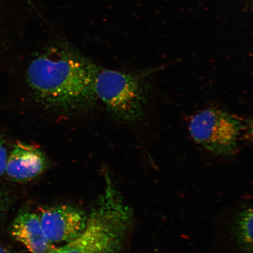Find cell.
Segmentation results:
<instances>
[{
    "instance_id": "obj_1",
    "label": "cell",
    "mask_w": 253,
    "mask_h": 253,
    "mask_svg": "<svg viewBox=\"0 0 253 253\" xmlns=\"http://www.w3.org/2000/svg\"><path fill=\"white\" fill-rule=\"evenodd\" d=\"M98 68L84 56L66 46L47 49L31 62L27 80L34 96L53 108H86L97 98Z\"/></svg>"
},
{
    "instance_id": "obj_2",
    "label": "cell",
    "mask_w": 253,
    "mask_h": 253,
    "mask_svg": "<svg viewBox=\"0 0 253 253\" xmlns=\"http://www.w3.org/2000/svg\"><path fill=\"white\" fill-rule=\"evenodd\" d=\"M132 211L108 174L102 194L77 237L47 253H120L132 223Z\"/></svg>"
},
{
    "instance_id": "obj_3",
    "label": "cell",
    "mask_w": 253,
    "mask_h": 253,
    "mask_svg": "<svg viewBox=\"0 0 253 253\" xmlns=\"http://www.w3.org/2000/svg\"><path fill=\"white\" fill-rule=\"evenodd\" d=\"M160 68L140 73L98 69L95 90L109 112L120 122L140 121L149 96L150 78Z\"/></svg>"
},
{
    "instance_id": "obj_4",
    "label": "cell",
    "mask_w": 253,
    "mask_h": 253,
    "mask_svg": "<svg viewBox=\"0 0 253 253\" xmlns=\"http://www.w3.org/2000/svg\"><path fill=\"white\" fill-rule=\"evenodd\" d=\"M248 126L241 118L223 110L210 108L192 117L189 125L194 140L215 156H235L240 135Z\"/></svg>"
},
{
    "instance_id": "obj_5",
    "label": "cell",
    "mask_w": 253,
    "mask_h": 253,
    "mask_svg": "<svg viewBox=\"0 0 253 253\" xmlns=\"http://www.w3.org/2000/svg\"><path fill=\"white\" fill-rule=\"evenodd\" d=\"M41 225L52 243H68L81 235L86 226L87 216L74 206L60 205L40 208Z\"/></svg>"
},
{
    "instance_id": "obj_6",
    "label": "cell",
    "mask_w": 253,
    "mask_h": 253,
    "mask_svg": "<svg viewBox=\"0 0 253 253\" xmlns=\"http://www.w3.org/2000/svg\"><path fill=\"white\" fill-rule=\"evenodd\" d=\"M46 157L37 146L18 142L8 157L5 173L14 181H32L46 169Z\"/></svg>"
},
{
    "instance_id": "obj_7",
    "label": "cell",
    "mask_w": 253,
    "mask_h": 253,
    "mask_svg": "<svg viewBox=\"0 0 253 253\" xmlns=\"http://www.w3.org/2000/svg\"><path fill=\"white\" fill-rule=\"evenodd\" d=\"M11 235L31 253H47L53 248L44 233L38 214L23 211L12 224Z\"/></svg>"
},
{
    "instance_id": "obj_8",
    "label": "cell",
    "mask_w": 253,
    "mask_h": 253,
    "mask_svg": "<svg viewBox=\"0 0 253 253\" xmlns=\"http://www.w3.org/2000/svg\"><path fill=\"white\" fill-rule=\"evenodd\" d=\"M253 223L252 205L243 206L236 214L232 224L236 245L243 253H253Z\"/></svg>"
},
{
    "instance_id": "obj_9",
    "label": "cell",
    "mask_w": 253,
    "mask_h": 253,
    "mask_svg": "<svg viewBox=\"0 0 253 253\" xmlns=\"http://www.w3.org/2000/svg\"><path fill=\"white\" fill-rule=\"evenodd\" d=\"M8 154L4 141L0 138V176L5 173L7 167Z\"/></svg>"
},
{
    "instance_id": "obj_10",
    "label": "cell",
    "mask_w": 253,
    "mask_h": 253,
    "mask_svg": "<svg viewBox=\"0 0 253 253\" xmlns=\"http://www.w3.org/2000/svg\"><path fill=\"white\" fill-rule=\"evenodd\" d=\"M0 253H12L10 251H9L8 250L4 248L1 246H0Z\"/></svg>"
}]
</instances>
